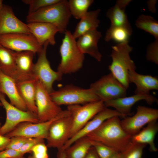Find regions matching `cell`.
Masks as SVG:
<instances>
[{
  "mask_svg": "<svg viewBox=\"0 0 158 158\" xmlns=\"http://www.w3.org/2000/svg\"><path fill=\"white\" fill-rule=\"evenodd\" d=\"M119 117L116 116L108 118L86 136L91 140L101 142L118 152H122L131 142V136L122 128Z\"/></svg>",
  "mask_w": 158,
  "mask_h": 158,
  "instance_id": "cell-1",
  "label": "cell"
},
{
  "mask_svg": "<svg viewBox=\"0 0 158 158\" xmlns=\"http://www.w3.org/2000/svg\"><path fill=\"white\" fill-rule=\"evenodd\" d=\"M71 16L68 1L62 0L57 4L28 13L26 21L28 23L40 22L51 24L56 27L59 32L64 34Z\"/></svg>",
  "mask_w": 158,
  "mask_h": 158,
  "instance_id": "cell-2",
  "label": "cell"
},
{
  "mask_svg": "<svg viewBox=\"0 0 158 158\" xmlns=\"http://www.w3.org/2000/svg\"><path fill=\"white\" fill-rule=\"evenodd\" d=\"M133 49L128 42L118 44L112 46L110 55L112 62L108 67L110 73L127 89L130 84L128 79V72L131 71H135L136 68L130 56Z\"/></svg>",
  "mask_w": 158,
  "mask_h": 158,
  "instance_id": "cell-3",
  "label": "cell"
},
{
  "mask_svg": "<svg viewBox=\"0 0 158 158\" xmlns=\"http://www.w3.org/2000/svg\"><path fill=\"white\" fill-rule=\"evenodd\" d=\"M64 34L60 48L61 61L57 68L63 75L78 71L82 68L85 59L71 31L67 30Z\"/></svg>",
  "mask_w": 158,
  "mask_h": 158,
  "instance_id": "cell-4",
  "label": "cell"
},
{
  "mask_svg": "<svg viewBox=\"0 0 158 158\" xmlns=\"http://www.w3.org/2000/svg\"><path fill=\"white\" fill-rule=\"evenodd\" d=\"M58 105H83L100 100L90 89H84L72 84L67 85L49 94Z\"/></svg>",
  "mask_w": 158,
  "mask_h": 158,
  "instance_id": "cell-5",
  "label": "cell"
},
{
  "mask_svg": "<svg viewBox=\"0 0 158 158\" xmlns=\"http://www.w3.org/2000/svg\"><path fill=\"white\" fill-rule=\"evenodd\" d=\"M72 119L66 109L63 110L52 122L46 139L47 147L61 150L69 139Z\"/></svg>",
  "mask_w": 158,
  "mask_h": 158,
  "instance_id": "cell-6",
  "label": "cell"
},
{
  "mask_svg": "<svg viewBox=\"0 0 158 158\" xmlns=\"http://www.w3.org/2000/svg\"><path fill=\"white\" fill-rule=\"evenodd\" d=\"M104 107V102L101 100L81 105L68 106L67 110L72 119L69 138L81 129Z\"/></svg>",
  "mask_w": 158,
  "mask_h": 158,
  "instance_id": "cell-7",
  "label": "cell"
},
{
  "mask_svg": "<svg viewBox=\"0 0 158 158\" xmlns=\"http://www.w3.org/2000/svg\"><path fill=\"white\" fill-rule=\"evenodd\" d=\"M89 88L104 102L126 97L127 94V89L111 73L91 84Z\"/></svg>",
  "mask_w": 158,
  "mask_h": 158,
  "instance_id": "cell-8",
  "label": "cell"
},
{
  "mask_svg": "<svg viewBox=\"0 0 158 158\" xmlns=\"http://www.w3.org/2000/svg\"><path fill=\"white\" fill-rule=\"evenodd\" d=\"M0 102L5 109L6 114L5 122L0 128V134L6 135L21 123L39 122L37 114L29 111L22 110L12 105L6 100L5 95L1 92Z\"/></svg>",
  "mask_w": 158,
  "mask_h": 158,
  "instance_id": "cell-9",
  "label": "cell"
},
{
  "mask_svg": "<svg viewBox=\"0 0 158 158\" xmlns=\"http://www.w3.org/2000/svg\"><path fill=\"white\" fill-rule=\"evenodd\" d=\"M49 44L48 42H45L41 51L38 54V59L34 63L32 72L33 75L50 94L54 90L53 87L54 82L61 80L63 75L57 71H54L51 67L46 55Z\"/></svg>",
  "mask_w": 158,
  "mask_h": 158,
  "instance_id": "cell-10",
  "label": "cell"
},
{
  "mask_svg": "<svg viewBox=\"0 0 158 158\" xmlns=\"http://www.w3.org/2000/svg\"><path fill=\"white\" fill-rule=\"evenodd\" d=\"M0 44L15 52L29 51L37 54L43 48L32 34L21 33L0 35Z\"/></svg>",
  "mask_w": 158,
  "mask_h": 158,
  "instance_id": "cell-11",
  "label": "cell"
},
{
  "mask_svg": "<svg viewBox=\"0 0 158 158\" xmlns=\"http://www.w3.org/2000/svg\"><path fill=\"white\" fill-rule=\"evenodd\" d=\"M136 110V112L134 115L126 116L121 121L123 129L131 136L138 133L145 125L158 119L157 109L139 105Z\"/></svg>",
  "mask_w": 158,
  "mask_h": 158,
  "instance_id": "cell-12",
  "label": "cell"
},
{
  "mask_svg": "<svg viewBox=\"0 0 158 158\" xmlns=\"http://www.w3.org/2000/svg\"><path fill=\"white\" fill-rule=\"evenodd\" d=\"M35 104L39 122L50 120L63 111L52 100L49 93L37 80L36 90Z\"/></svg>",
  "mask_w": 158,
  "mask_h": 158,
  "instance_id": "cell-13",
  "label": "cell"
},
{
  "mask_svg": "<svg viewBox=\"0 0 158 158\" xmlns=\"http://www.w3.org/2000/svg\"><path fill=\"white\" fill-rule=\"evenodd\" d=\"M116 116L123 118L125 117L116 110L104 107L81 129L69 138L62 149L59 151H64L77 140L86 136L95 130L105 121Z\"/></svg>",
  "mask_w": 158,
  "mask_h": 158,
  "instance_id": "cell-14",
  "label": "cell"
},
{
  "mask_svg": "<svg viewBox=\"0 0 158 158\" xmlns=\"http://www.w3.org/2000/svg\"><path fill=\"white\" fill-rule=\"evenodd\" d=\"M57 116L50 120L44 122L37 123H21L5 135L10 138L18 136L28 138H40L46 139L50 126Z\"/></svg>",
  "mask_w": 158,
  "mask_h": 158,
  "instance_id": "cell-15",
  "label": "cell"
},
{
  "mask_svg": "<svg viewBox=\"0 0 158 158\" xmlns=\"http://www.w3.org/2000/svg\"><path fill=\"white\" fill-rule=\"evenodd\" d=\"M15 33L31 34L27 24L16 16L12 8L3 4L0 8V35Z\"/></svg>",
  "mask_w": 158,
  "mask_h": 158,
  "instance_id": "cell-16",
  "label": "cell"
},
{
  "mask_svg": "<svg viewBox=\"0 0 158 158\" xmlns=\"http://www.w3.org/2000/svg\"><path fill=\"white\" fill-rule=\"evenodd\" d=\"M144 100L149 104L158 102V100L151 95L135 94L129 97H125L104 102V107H111L125 117L132 114L131 109L138 102Z\"/></svg>",
  "mask_w": 158,
  "mask_h": 158,
  "instance_id": "cell-17",
  "label": "cell"
},
{
  "mask_svg": "<svg viewBox=\"0 0 158 158\" xmlns=\"http://www.w3.org/2000/svg\"><path fill=\"white\" fill-rule=\"evenodd\" d=\"M13 52L0 44V71L16 83L36 79L35 76L24 74L19 71L16 63Z\"/></svg>",
  "mask_w": 158,
  "mask_h": 158,
  "instance_id": "cell-18",
  "label": "cell"
},
{
  "mask_svg": "<svg viewBox=\"0 0 158 158\" xmlns=\"http://www.w3.org/2000/svg\"><path fill=\"white\" fill-rule=\"evenodd\" d=\"M101 37V32L97 29L90 31L78 38L77 44L83 53L88 54L97 61H100L102 55L99 51L98 44Z\"/></svg>",
  "mask_w": 158,
  "mask_h": 158,
  "instance_id": "cell-19",
  "label": "cell"
},
{
  "mask_svg": "<svg viewBox=\"0 0 158 158\" xmlns=\"http://www.w3.org/2000/svg\"><path fill=\"white\" fill-rule=\"evenodd\" d=\"M27 24L31 34L41 46H43L47 42L52 45L56 44L55 36L59 30L55 25L40 22L28 23Z\"/></svg>",
  "mask_w": 158,
  "mask_h": 158,
  "instance_id": "cell-20",
  "label": "cell"
},
{
  "mask_svg": "<svg viewBox=\"0 0 158 158\" xmlns=\"http://www.w3.org/2000/svg\"><path fill=\"white\" fill-rule=\"evenodd\" d=\"M0 92L6 95L10 103L24 111L28 110L17 87L16 81L0 71Z\"/></svg>",
  "mask_w": 158,
  "mask_h": 158,
  "instance_id": "cell-21",
  "label": "cell"
},
{
  "mask_svg": "<svg viewBox=\"0 0 158 158\" xmlns=\"http://www.w3.org/2000/svg\"><path fill=\"white\" fill-rule=\"evenodd\" d=\"M131 0H118L107 11L106 16L111 22V27H122L132 32L131 25L125 13L126 8Z\"/></svg>",
  "mask_w": 158,
  "mask_h": 158,
  "instance_id": "cell-22",
  "label": "cell"
},
{
  "mask_svg": "<svg viewBox=\"0 0 158 158\" xmlns=\"http://www.w3.org/2000/svg\"><path fill=\"white\" fill-rule=\"evenodd\" d=\"M128 79L129 83L136 86L135 94L149 95L150 91L158 90V79L156 77L150 75L139 74L135 71L129 72Z\"/></svg>",
  "mask_w": 158,
  "mask_h": 158,
  "instance_id": "cell-23",
  "label": "cell"
},
{
  "mask_svg": "<svg viewBox=\"0 0 158 158\" xmlns=\"http://www.w3.org/2000/svg\"><path fill=\"white\" fill-rule=\"evenodd\" d=\"M37 78L16 83L17 88L27 110L37 115L35 93Z\"/></svg>",
  "mask_w": 158,
  "mask_h": 158,
  "instance_id": "cell-24",
  "label": "cell"
},
{
  "mask_svg": "<svg viewBox=\"0 0 158 158\" xmlns=\"http://www.w3.org/2000/svg\"><path fill=\"white\" fill-rule=\"evenodd\" d=\"M158 131V123L157 120L148 123L147 126L142 128L138 133L131 136V142L148 145L150 151L156 152L158 151L154 142L155 136Z\"/></svg>",
  "mask_w": 158,
  "mask_h": 158,
  "instance_id": "cell-25",
  "label": "cell"
},
{
  "mask_svg": "<svg viewBox=\"0 0 158 158\" xmlns=\"http://www.w3.org/2000/svg\"><path fill=\"white\" fill-rule=\"evenodd\" d=\"M100 9L88 11L77 24L73 36L75 39L90 31L97 30L100 23Z\"/></svg>",
  "mask_w": 158,
  "mask_h": 158,
  "instance_id": "cell-26",
  "label": "cell"
},
{
  "mask_svg": "<svg viewBox=\"0 0 158 158\" xmlns=\"http://www.w3.org/2000/svg\"><path fill=\"white\" fill-rule=\"evenodd\" d=\"M92 147L91 140L86 136L77 140L63 151L66 158H84Z\"/></svg>",
  "mask_w": 158,
  "mask_h": 158,
  "instance_id": "cell-27",
  "label": "cell"
},
{
  "mask_svg": "<svg viewBox=\"0 0 158 158\" xmlns=\"http://www.w3.org/2000/svg\"><path fill=\"white\" fill-rule=\"evenodd\" d=\"M35 54L33 52L29 51H14L13 55L17 67L22 73L35 77L32 72L34 64L33 61Z\"/></svg>",
  "mask_w": 158,
  "mask_h": 158,
  "instance_id": "cell-28",
  "label": "cell"
},
{
  "mask_svg": "<svg viewBox=\"0 0 158 158\" xmlns=\"http://www.w3.org/2000/svg\"><path fill=\"white\" fill-rule=\"evenodd\" d=\"M135 25L139 29L143 30L153 35L158 40V22L150 15L142 14L136 20Z\"/></svg>",
  "mask_w": 158,
  "mask_h": 158,
  "instance_id": "cell-29",
  "label": "cell"
},
{
  "mask_svg": "<svg viewBox=\"0 0 158 158\" xmlns=\"http://www.w3.org/2000/svg\"><path fill=\"white\" fill-rule=\"evenodd\" d=\"M132 32L122 27H111L107 31L104 37L106 42L113 40L117 44L128 42Z\"/></svg>",
  "mask_w": 158,
  "mask_h": 158,
  "instance_id": "cell-30",
  "label": "cell"
},
{
  "mask_svg": "<svg viewBox=\"0 0 158 158\" xmlns=\"http://www.w3.org/2000/svg\"><path fill=\"white\" fill-rule=\"evenodd\" d=\"M94 1L93 0H70L68 1L71 15L76 19H80L88 11L89 8Z\"/></svg>",
  "mask_w": 158,
  "mask_h": 158,
  "instance_id": "cell-31",
  "label": "cell"
},
{
  "mask_svg": "<svg viewBox=\"0 0 158 158\" xmlns=\"http://www.w3.org/2000/svg\"><path fill=\"white\" fill-rule=\"evenodd\" d=\"M146 145L131 142L125 150L120 152V158H142Z\"/></svg>",
  "mask_w": 158,
  "mask_h": 158,
  "instance_id": "cell-32",
  "label": "cell"
},
{
  "mask_svg": "<svg viewBox=\"0 0 158 158\" xmlns=\"http://www.w3.org/2000/svg\"><path fill=\"white\" fill-rule=\"evenodd\" d=\"M62 0H23L24 3L29 6L28 13L57 4Z\"/></svg>",
  "mask_w": 158,
  "mask_h": 158,
  "instance_id": "cell-33",
  "label": "cell"
},
{
  "mask_svg": "<svg viewBox=\"0 0 158 158\" xmlns=\"http://www.w3.org/2000/svg\"><path fill=\"white\" fill-rule=\"evenodd\" d=\"M91 141L92 146L100 158H111L118 152L112 148L101 142L92 140H91Z\"/></svg>",
  "mask_w": 158,
  "mask_h": 158,
  "instance_id": "cell-34",
  "label": "cell"
},
{
  "mask_svg": "<svg viewBox=\"0 0 158 158\" xmlns=\"http://www.w3.org/2000/svg\"><path fill=\"white\" fill-rule=\"evenodd\" d=\"M146 57L147 60L158 64V40H155L148 46L147 48Z\"/></svg>",
  "mask_w": 158,
  "mask_h": 158,
  "instance_id": "cell-35",
  "label": "cell"
},
{
  "mask_svg": "<svg viewBox=\"0 0 158 158\" xmlns=\"http://www.w3.org/2000/svg\"><path fill=\"white\" fill-rule=\"evenodd\" d=\"M47 147L44 142L37 144L31 150L32 156L34 158H49Z\"/></svg>",
  "mask_w": 158,
  "mask_h": 158,
  "instance_id": "cell-36",
  "label": "cell"
},
{
  "mask_svg": "<svg viewBox=\"0 0 158 158\" xmlns=\"http://www.w3.org/2000/svg\"><path fill=\"white\" fill-rule=\"evenodd\" d=\"M10 138V141L6 149H10L18 151L29 139L18 136L13 137Z\"/></svg>",
  "mask_w": 158,
  "mask_h": 158,
  "instance_id": "cell-37",
  "label": "cell"
},
{
  "mask_svg": "<svg viewBox=\"0 0 158 158\" xmlns=\"http://www.w3.org/2000/svg\"><path fill=\"white\" fill-rule=\"evenodd\" d=\"M44 142V139L40 138H30L24 144L19 150L23 155L27 153H31V150L33 147L37 144Z\"/></svg>",
  "mask_w": 158,
  "mask_h": 158,
  "instance_id": "cell-38",
  "label": "cell"
},
{
  "mask_svg": "<svg viewBox=\"0 0 158 158\" xmlns=\"http://www.w3.org/2000/svg\"><path fill=\"white\" fill-rule=\"evenodd\" d=\"M23 155L19 151L10 149L0 151V158H21Z\"/></svg>",
  "mask_w": 158,
  "mask_h": 158,
  "instance_id": "cell-39",
  "label": "cell"
},
{
  "mask_svg": "<svg viewBox=\"0 0 158 158\" xmlns=\"http://www.w3.org/2000/svg\"><path fill=\"white\" fill-rule=\"evenodd\" d=\"M10 140V138L0 134V151L6 148Z\"/></svg>",
  "mask_w": 158,
  "mask_h": 158,
  "instance_id": "cell-40",
  "label": "cell"
},
{
  "mask_svg": "<svg viewBox=\"0 0 158 158\" xmlns=\"http://www.w3.org/2000/svg\"><path fill=\"white\" fill-rule=\"evenodd\" d=\"M84 158H100L92 146Z\"/></svg>",
  "mask_w": 158,
  "mask_h": 158,
  "instance_id": "cell-41",
  "label": "cell"
},
{
  "mask_svg": "<svg viewBox=\"0 0 158 158\" xmlns=\"http://www.w3.org/2000/svg\"><path fill=\"white\" fill-rule=\"evenodd\" d=\"M157 0H149L147 2V6L149 11L153 13H155L156 11L155 4Z\"/></svg>",
  "mask_w": 158,
  "mask_h": 158,
  "instance_id": "cell-42",
  "label": "cell"
},
{
  "mask_svg": "<svg viewBox=\"0 0 158 158\" xmlns=\"http://www.w3.org/2000/svg\"><path fill=\"white\" fill-rule=\"evenodd\" d=\"M57 158H66L64 151H58Z\"/></svg>",
  "mask_w": 158,
  "mask_h": 158,
  "instance_id": "cell-43",
  "label": "cell"
},
{
  "mask_svg": "<svg viewBox=\"0 0 158 158\" xmlns=\"http://www.w3.org/2000/svg\"><path fill=\"white\" fill-rule=\"evenodd\" d=\"M111 158H120V152L116 153Z\"/></svg>",
  "mask_w": 158,
  "mask_h": 158,
  "instance_id": "cell-44",
  "label": "cell"
},
{
  "mask_svg": "<svg viewBox=\"0 0 158 158\" xmlns=\"http://www.w3.org/2000/svg\"><path fill=\"white\" fill-rule=\"evenodd\" d=\"M3 5V1L2 0H0V8Z\"/></svg>",
  "mask_w": 158,
  "mask_h": 158,
  "instance_id": "cell-45",
  "label": "cell"
},
{
  "mask_svg": "<svg viewBox=\"0 0 158 158\" xmlns=\"http://www.w3.org/2000/svg\"><path fill=\"white\" fill-rule=\"evenodd\" d=\"M21 158H25L23 157ZM28 158H34L33 156H30L28 157Z\"/></svg>",
  "mask_w": 158,
  "mask_h": 158,
  "instance_id": "cell-46",
  "label": "cell"
},
{
  "mask_svg": "<svg viewBox=\"0 0 158 158\" xmlns=\"http://www.w3.org/2000/svg\"><path fill=\"white\" fill-rule=\"evenodd\" d=\"M1 106H2V105L1 102H0V107Z\"/></svg>",
  "mask_w": 158,
  "mask_h": 158,
  "instance_id": "cell-47",
  "label": "cell"
},
{
  "mask_svg": "<svg viewBox=\"0 0 158 158\" xmlns=\"http://www.w3.org/2000/svg\"><path fill=\"white\" fill-rule=\"evenodd\" d=\"M1 123L0 122V128L1 127Z\"/></svg>",
  "mask_w": 158,
  "mask_h": 158,
  "instance_id": "cell-48",
  "label": "cell"
}]
</instances>
